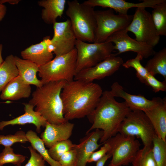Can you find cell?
Instances as JSON below:
<instances>
[{
  "instance_id": "cell-26",
  "label": "cell",
  "mask_w": 166,
  "mask_h": 166,
  "mask_svg": "<svg viewBox=\"0 0 166 166\" xmlns=\"http://www.w3.org/2000/svg\"><path fill=\"white\" fill-rule=\"evenodd\" d=\"M151 16L158 34L166 36V0L156 5Z\"/></svg>"
},
{
  "instance_id": "cell-40",
  "label": "cell",
  "mask_w": 166,
  "mask_h": 166,
  "mask_svg": "<svg viewBox=\"0 0 166 166\" xmlns=\"http://www.w3.org/2000/svg\"><path fill=\"white\" fill-rule=\"evenodd\" d=\"M20 1V0H0V3L4 4L7 2L11 5H15L18 4Z\"/></svg>"
},
{
  "instance_id": "cell-10",
  "label": "cell",
  "mask_w": 166,
  "mask_h": 166,
  "mask_svg": "<svg viewBox=\"0 0 166 166\" xmlns=\"http://www.w3.org/2000/svg\"><path fill=\"white\" fill-rule=\"evenodd\" d=\"M126 29L135 35L136 41L153 48L160 41V36L157 33L151 14L144 7L136 8L132 19Z\"/></svg>"
},
{
  "instance_id": "cell-31",
  "label": "cell",
  "mask_w": 166,
  "mask_h": 166,
  "mask_svg": "<svg viewBox=\"0 0 166 166\" xmlns=\"http://www.w3.org/2000/svg\"><path fill=\"white\" fill-rule=\"evenodd\" d=\"M143 58L141 54L138 53L135 57L128 60L125 62L123 63L122 65L126 68L132 67L136 71V77L141 83H144L145 78L149 73L141 63L140 61Z\"/></svg>"
},
{
  "instance_id": "cell-39",
  "label": "cell",
  "mask_w": 166,
  "mask_h": 166,
  "mask_svg": "<svg viewBox=\"0 0 166 166\" xmlns=\"http://www.w3.org/2000/svg\"><path fill=\"white\" fill-rule=\"evenodd\" d=\"M7 12V8L4 4L0 3V22L1 21L5 16Z\"/></svg>"
},
{
  "instance_id": "cell-34",
  "label": "cell",
  "mask_w": 166,
  "mask_h": 166,
  "mask_svg": "<svg viewBox=\"0 0 166 166\" xmlns=\"http://www.w3.org/2000/svg\"><path fill=\"white\" fill-rule=\"evenodd\" d=\"M144 84L152 88L155 93L166 91V81H160L149 73L146 77Z\"/></svg>"
},
{
  "instance_id": "cell-37",
  "label": "cell",
  "mask_w": 166,
  "mask_h": 166,
  "mask_svg": "<svg viewBox=\"0 0 166 166\" xmlns=\"http://www.w3.org/2000/svg\"><path fill=\"white\" fill-rule=\"evenodd\" d=\"M103 144L99 150L92 153L87 163L97 162L108 153L110 149V146L106 142Z\"/></svg>"
},
{
  "instance_id": "cell-4",
  "label": "cell",
  "mask_w": 166,
  "mask_h": 166,
  "mask_svg": "<svg viewBox=\"0 0 166 166\" xmlns=\"http://www.w3.org/2000/svg\"><path fill=\"white\" fill-rule=\"evenodd\" d=\"M65 11L77 40L93 43L96 21L93 7L77 0L68 1Z\"/></svg>"
},
{
  "instance_id": "cell-19",
  "label": "cell",
  "mask_w": 166,
  "mask_h": 166,
  "mask_svg": "<svg viewBox=\"0 0 166 166\" xmlns=\"http://www.w3.org/2000/svg\"><path fill=\"white\" fill-rule=\"evenodd\" d=\"M25 113L13 119L0 121V130L6 126L15 125H23L32 124L36 127L37 132L39 133L42 127H45L47 121L38 112L34 110V106L29 103H23Z\"/></svg>"
},
{
  "instance_id": "cell-17",
  "label": "cell",
  "mask_w": 166,
  "mask_h": 166,
  "mask_svg": "<svg viewBox=\"0 0 166 166\" xmlns=\"http://www.w3.org/2000/svg\"><path fill=\"white\" fill-rule=\"evenodd\" d=\"M50 37L46 36L40 42L31 45L21 52L22 58L30 61L40 66L53 59L50 47Z\"/></svg>"
},
{
  "instance_id": "cell-11",
  "label": "cell",
  "mask_w": 166,
  "mask_h": 166,
  "mask_svg": "<svg viewBox=\"0 0 166 166\" xmlns=\"http://www.w3.org/2000/svg\"><path fill=\"white\" fill-rule=\"evenodd\" d=\"M53 29L50 46L56 57L67 54L75 48L77 39L69 19L56 22L53 24Z\"/></svg>"
},
{
  "instance_id": "cell-28",
  "label": "cell",
  "mask_w": 166,
  "mask_h": 166,
  "mask_svg": "<svg viewBox=\"0 0 166 166\" xmlns=\"http://www.w3.org/2000/svg\"><path fill=\"white\" fill-rule=\"evenodd\" d=\"M152 147L144 146L136 153L131 162L132 166H156Z\"/></svg>"
},
{
  "instance_id": "cell-33",
  "label": "cell",
  "mask_w": 166,
  "mask_h": 166,
  "mask_svg": "<svg viewBox=\"0 0 166 166\" xmlns=\"http://www.w3.org/2000/svg\"><path fill=\"white\" fill-rule=\"evenodd\" d=\"M28 141L26 133L21 130L17 131L13 135H0V145L5 147H11L16 143H25Z\"/></svg>"
},
{
  "instance_id": "cell-1",
  "label": "cell",
  "mask_w": 166,
  "mask_h": 166,
  "mask_svg": "<svg viewBox=\"0 0 166 166\" xmlns=\"http://www.w3.org/2000/svg\"><path fill=\"white\" fill-rule=\"evenodd\" d=\"M103 92L100 85L93 82H66L60 95L65 119L69 121L88 116L96 108Z\"/></svg>"
},
{
  "instance_id": "cell-2",
  "label": "cell",
  "mask_w": 166,
  "mask_h": 166,
  "mask_svg": "<svg viewBox=\"0 0 166 166\" xmlns=\"http://www.w3.org/2000/svg\"><path fill=\"white\" fill-rule=\"evenodd\" d=\"M114 97L110 91L103 92L96 108L87 117L92 125L86 133L97 129L102 130L100 140L101 144L118 133L120 124L131 111L124 102H118Z\"/></svg>"
},
{
  "instance_id": "cell-20",
  "label": "cell",
  "mask_w": 166,
  "mask_h": 166,
  "mask_svg": "<svg viewBox=\"0 0 166 166\" xmlns=\"http://www.w3.org/2000/svg\"><path fill=\"white\" fill-rule=\"evenodd\" d=\"M148 118L156 135L166 141V98L160 97L157 104L144 112Z\"/></svg>"
},
{
  "instance_id": "cell-30",
  "label": "cell",
  "mask_w": 166,
  "mask_h": 166,
  "mask_svg": "<svg viewBox=\"0 0 166 166\" xmlns=\"http://www.w3.org/2000/svg\"><path fill=\"white\" fill-rule=\"evenodd\" d=\"M76 145L69 139L57 142L49 148L48 152L53 160L58 161L63 154L74 148Z\"/></svg>"
},
{
  "instance_id": "cell-3",
  "label": "cell",
  "mask_w": 166,
  "mask_h": 166,
  "mask_svg": "<svg viewBox=\"0 0 166 166\" xmlns=\"http://www.w3.org/2000/svg\"><path fill=\"white\" fill-rule=\"evenodd\" d=\"M66 82L65 81L51 82L37 87L28 102L35 106V110L49 123L58 124L68 121L64 116L60 95Z\"/></svg>"
},
{
  "instance_id": "cell-18",
  "label": "cell",
  "mask_w": 166,
  "mask_h": 166,
  "mask_svg": "<svg viewBox=\"0 0 166 166\" xmlns=\"http://www.w3.org/2000/svg\"><path fill=\"white\" fill-rule=\"evenodd\" d=\"M74 124L67 121L60 124L47 122L40 138L45 145L49 148L58 141L69 139L72 134Z\"/></svg>"
},
{
  "instance_id": "cell-13",
  "label": "cell",
  "mask_w": 166,
  "mask_h": 166,
  "mask_svg": "<svg viewBox=\"0 0 166 166\" xmlns=\"http://www.w3.org/2000/svg\"><path fill=\"white\" fill-rule=\"evenodd\" d=\"M126 28L121 30L112 34L106 41L114 44V49L118 51L117 56L128 51L140 54L145 58L154 54L156 52L153 48L131 38Z\"/></svg>"
},
{
  "instance_id": "cell-35",
  "label": "cell",
  "mask_w": 166,
  "mask_h": 166,
  "mask_svg": "<svg viewBox=\"0 0 166 166\" xmlns=\"http://www.w3.org/2000/svg\"><path fill=\"white\" fill-rule=\"evenodd\" d=\"M77 152L75 148L63 154L58 161L61 166H77Z\"/></svg>"
},
{
  "instance_id": "cell-24",
  "label": "cell",
  "mask_w": 166,
  "mask_h": 166,
  "mask_svg": "<svg viewBox=\"0 0 166 166\" xmlns=\"http://www.w3.org/2000/svg\"><path fill=\"white\" fill-rule=\"evenodd\" d=\"M18 75L14 56L12 54L8 56L0 65V92L10 81Z\"/></svg>"
},
{
  "instance_id": "cell-16",
  "label": "cell",
  "mask_w": 166,
  "mask_h": 166,
  "mask_svg": "<svg viewBox=\"0 0 166 166\" xmlns=\"http://www.w3.org/2000/svg\"><path fill=\"white\" fill-rule=\"evenodd\" d=\"M103 134V131L98 129L86 133L80 140L79 143L74 147L76 151L77 166H87L88 161L93 152L98 149L101 144H98Z\"/></svg>"
},
{
  "instance_id": "cell-32",
  "label": "cell",
  "mask_w": 166,
  "mask_h": 166,
  "mask_svg": "<svg viewBox=\"0 0 166 166\" xmlns=\"http://www.w3.org/2000/svg\"><path fill=\"white\" fill-rule=\"evenodd\" d=\"M26 157L22 155L15 153L11 147H5L0 153V166L7 163H11L15 165L21 164Z\"/></svg>"
},
{
  "instance_id": "cell-14",
  "label": "cell",
  "mask_w": 166,
  "mask_h": 166,
  "mask_svg": "<svg viewBox=\"0 0 166 166\" xmlns=\"http://www.w3.org/2000/svg\"><path fill=\"white\" fill-rule=\"evenodd\" d=\"M110 91L114 97L122 98L131 111L140 110L144 112L151 109L157 103L160 97L147 99L140 94L136 95L128 93L124 90L122 86L118 82L113 83Z\"/></svg>"
},
{
  "instance_id": "cell-41",
  "label": "cell",
  "mask_w": 166,
  "mask_h": 166,
  "mask_svg": "<svg viewBox=\"0 0 166 166\" xmlns=\"http://www.w3.org/2000/svg\"><path fill=\"white\" fill-rule=\"evenodd\" d=\"M2 45L0 43V65L4 61L2 57Z\"/></svg>"
},
{
  "instance_id": "cell-27",
  "label": "cell",
  "mask_w": 166,
  "mask_h": 166,
  "mask_svg": "<svg viewBox=\"0 0 166 166\" xmlns=\"http://www.w3.org/2000/svg\"><path fill=\"white\" fill-rule=\"evenodd\" d=\"M26 137L31 145V146L38 152L45 161H46L50 166H61L58 161L53 160L49 155L48 150L45 146L44 143L37 133L32 130L28 131L26 133Z\"/></svg>"
},
{
  "instance_id": "cell-9",
  "label": "cell",
  "mask_w": 166,
  "mask_h": 166,
  "mask_svg": "<svg viewBox=\"0 0 166 166\" xmlns=\"http://www.w3.org/2000/svg\"><path fill=\"white\" fill-rule=\"evenodd\" d=\"M97 26L94 43L106 42L108 38L116 32L126 28L131 23L133 15L114 14L111 9L95 11Z\"/></svg>"
},
{
  "instance_id": "cell-8",
  "label": "cell",
  "mask_w": 166,
  "mask_h": 166,
  "mask_svg": "<svg viewBox=\"0 0 166 166\" xmlns=\"http://www.w3.org/2000/svg\"><path fill=\"white\" fill-rule=\"evenodd\" d=\"M105 142L110 146L108 153L111 155L112 158L108 166L128 165L132 162L141 145L135 136L119 133Z\"/></svg>"
},
{
  "instance_id": "cell-23",
  "label": "cell",
  "mask_w": 166,
  "mask_h": 166,
  "mask_svg": "<svg viewBox=\"0 0 166 166\" xmlns=\"http://www.w3.org/2000/svg\"><path fill=\"white\" fill-rule=\"evenodd\" d=\"M16 65L18 75L28 85H33L36 87H40L43 85L41 80L38 79L37 73L39 71V66L29 60L14 56Z\"/></svg>"
},
{
  "instance_id": "cell-25",
  "label": "cell",
  "mask_w": 166,
  "mask_h": 166,
  "mask_svg": "<svg viewBox=\"0 0 166 166\" xmlns=\"http://www.w3.org/2000/svg\"><path fill=\"white\" fill-rule=\"evenodd\" d=\"M147 61L145 67L151 75L160 74L166 81V48L156 52Z\"/></svg>"
},
{
  "instance_id": "cell-12",
  "label": "cell",
  "mask_w": 166,
  "mask_h": 166,
  "mask_svg": "<svg viewBox=\"0 0 166 166\" xmlns=\"http://www.w3.org/2000/svg\"><path fill=\"white\" fill-rule=\"evenodd\" d=\"M123 63L122 58L112 53L95 65L78 72L75 76L74 80L93 82L94 80L103 79L113 74Z\"/></svg>"
},
{
  "instance_id": "cell-22",
  "label": "cell",
  "mask_w": 166,
  "mask_h": 166,
  "mask_svg": "<svg viewBox=\"0 0 166 166\" xmlns=\"http://www.w3.org/2000/svg\"><path fill=\"white\" fill-rule=\"evenodd\" d=\"M66 0H41L38 2V5L43 7L41 18L48 24H53L58 17L61 18L65 10Z\"/></svg>"
},
{
  "instance_id": "cell-36",
  "label": "cell",
  "mask_w": 166,
  "mask_h": 166,
  "mask_svg": "<svg viewBox=\"0 0 166 166\" xmlns=\"http://www.w3.org/2000/svg\"><path fill=\"white\" fill-rule=\"evenodd\" d=\"M30 156L27 163L24 166H46L45 161L42 156L31 146L28 147ZM15 166H22L21 164Z\"/></svg>"
},
{
  "instance_id": "cell-38",
  "label": "cell",
  "mask_w": 166,
  "mask_h": 166,
  "mask_svg": "<svg viewBox=\"0 0 166 166\" xmlns=\"http://www.w3.org/2000/svg\"><path fill=\"white\" fill-rule=\"evenodd\" d=\"M111 155L109 153H107L103 156L96 162V166H104L107 161L111 157Z\"/></svg>"
},
{
  "instance_id": "cell-5",
  "label": "cell",
  "mask_w": 166,
  "mask_h": 166,
  "mask_svg": "<svg viewBox=\"0 0 166 166\" xmlns=\"http://www.w3.org/2000/svg\"><path fill=\"white\" fill-rule=\"evenodd\" d=\"M77 50L75 48L65 54L55 57L39 67L38 75L43 85L60 81L69 82L77 74Z\"/></svg>"
},
{
  "instance_id": "cell-21",
  "label": "cell",
  "mask_w": 166,
  "mask_h": 166,
  "mask_svg": "<svg viewBox=\"0 0 166 166\" xmlns=\"http://www.w3.org/2000/svg\"><path fill=\"white\" fill-rule=\"evenodd\" d=\"M31 92L30 85L26 84L18 75L5 86L2 91L0 98L4 100H18L29 97Z\"/></svg>"
},
{
  "instance_id": "cell-15",
  "label": "cell",
  "mask_w": 166,
  "mask_h": 166,
  "mask_svg": "<svg viewBox=\"0 0 166 166\" xmlns=\"http://www.w3.org/2000/svg\"><path fill=\"white\" fill-rule=\"evenodd\" d=\"M164 0H144L139 3L127 2L124 0H88L83 2L84 4L94 8L99 6L112 9L119 14L126 15L128 10L136 7H149L153 8L157 4Z\"/></svg>"
},
{
  "instance_id": "cell-6",
  "label": "cell",
  "mask_w": 166,
  "mask_h": 166,
  "mask_svg": "<svg viewBox=\"0 0 166 166\" xmlns=\"http://www.w3.org/2000/svg\"><path fill=\"white\" fill-rule=\"evenodd\" d=\"M117 132L136 136L140 139L146 147H152L153 139L156 136L148 118L144 112L140 110L130 111L120 124Z\"/></svg>"
},
{
  "instance_id": "cell-7",
  "label": "cell",
  "mask_w": 166,
  "mask_h": 166,
  "mask_svg": "<svg viewBox=\"0 0 166 166\" xmlns=\"http://www.w3.org/2000/svg\"><path fill=\"white\" fill-rule=\"evenodd\" d=\"M77 73L81 70L93 67L109 57L114 50L111 42L89 43L77 40Z\"/></svg>"
},
{
  "instance_id": "cell-29",
  "label": "cell",
  "mask_w": 166,
  "mask_h": 166,
  "mask_svg": "<svg viewBox=\"0 0 166 166\" xmlns=\"http://www.w3.org/2000/svg\"><path fill=\"white\" fill-rule=\"evenodd\" d=\"M152 150L156 166H166V141L156 135L153 139Z\"/></svg>"
}]
</instances>
